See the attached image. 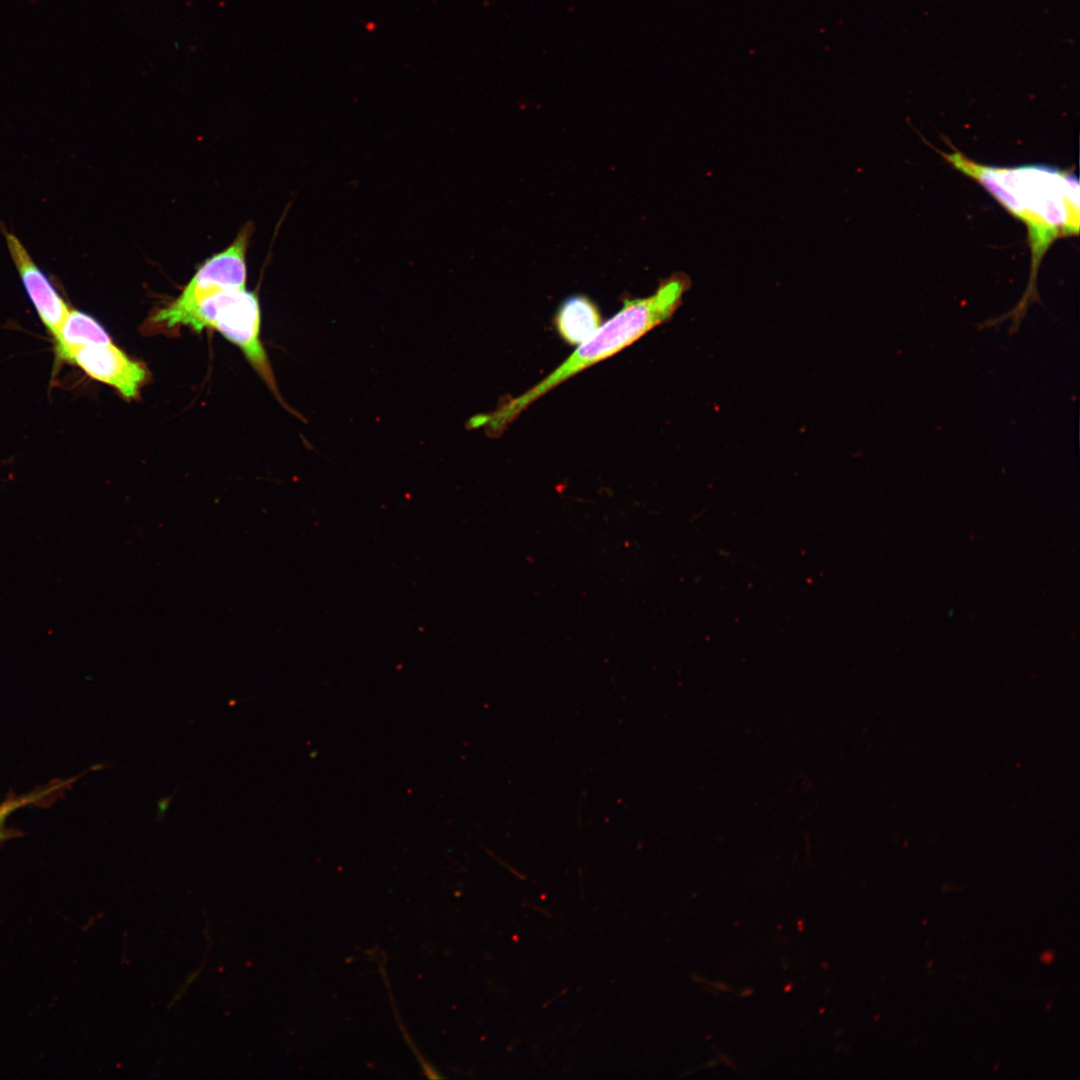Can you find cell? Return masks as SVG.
<instances>
[{"label":"cell","instance_id":"6da1fadb","mask_svg":"<svg viewBox=\"0 0 1080 1080\" xmlns=\"http://www.w3.org/2000/svg\"><path fill=\"white\" fill-rule=\"evenodd\" d=\"M954 169L973 179L1027 228L1031 269L1026 290L1010 311L983 322L985 328L1010 320L1009 334L1016 333L1028 308L1040 302L1037 276L1050 246L1058 239L1076 236L1080 225V186L1071 169L1042 164L1001 167L981 164L962 152L937 150Z\"/></svg>","mask_w":1080,"mask_h":1080},{"label":"cell","instance_id":"7a4b0ae2","mask_svg":"<svg viewBox=\"0 0 1080 1080\" xmlns=\"http://www.w3.org/2000/svg\"><path fill=\"white\" fill-rule=\"evenodd\" d=\"M689 277L681 272L662 280L656 291L644 298H625L621 309L542 380L522 394L506 397L496 409L480 413L481 428L498 437L524 410L579 372L619 353L655 327L668 321L689 290Z\"/></svg>","mask_w":1080,"mask_h":1080},{"label":"cell","instance_id":"3957f363","mask_svg":"<svg viewBox=\"0 0 1080 1080\" xmlns=\"http://www.w3.org/2000/svg\"><path fill=\"white\" fill-rule=\"evenodd\" d=\"M260 306L257 295L243 288L219 291L202 300L183 325L196 331L213 328L238 346L249 363L280 399L274 374L260 340Z\"/></svg>","mask_w":1080,"mask_h":1080},{"label":"cell","instance_id":"277c9868","mask_svg":"<svg viewBox=\"0 0 1080 1080\" xmlns=\"http://www.w3.org/2000/svg\"><path fill=\"white\" fill-rule=\"evenodd\" d=\"M251 234L250 225L245 226L228 247L207 259L181 294L154 314L153 322L168 328L183 325L205 298L222 290L246 287V254Z\"/></svg>","mask_w":1080,"mask_h":1080},{"label":"cell","instance_id":"5b68a950","mask_svg":"<svg viewBox=\"0 0 1080 1080\" xmlns=\"http://www.w3.org/2000/svg\"><path fill=\"white\" fill-rule=\"evenodd\" d=\"M89 377L115 388L124 398L138 395L147 377L143 365L112 343L79 348L68 359Z\"/></svg>","mask_w":1080,"mask_h":1080},{"label":"cell","instance_id":"8992f818","mask_svg":"<svg viewBox=\"0 0 1080 1080\" xmlns=\"http://www.w3.org/2000/svg\"><path fill=\"white\" fill-rule=\"evenodd\" d=\"M5 241L24 289L47 330L54 336L70 308L47 275L37 266L22 242L5 231Z\"/></svg>","mask_w":1080,"mask_h":1080},{"label":"cell","instance_id":"52a82bcc","mask_svg":"<svg viewBox=\"0 0 1080 1080\" xmlns=\"http://www.w3.org/2000/svg\"><path fill=\"white\" fill-rule=\"evenodd\" d=\"M602 324L598 306L585 295H572L559 306L554 325L559 336L570 345H579Z\"/></svg>","mask_w":1080,"mask_h":1080},{"label":"cell","instance_id":"ba28073f","mask_svg":"<svg viewBox=\"0 0 1080 1080\" xmlns=\"http://www.w3.org/2000/svg\"><path fill=\"white\" fill-rule=\"evenodd\" d=\"M53 337L57 359L65 362L79 348L112 343L110 335L95 318L76 309L69 310Z\"/></svg>","mask_w":1080,"mask_h":1080},{"label":"cell","instance_id":"9c48e42d","mask_svg":"<svg viewBox=\"0 0 1080 1080\" xmlns=\"http://www.w3.org/2000/svg\"><path fill=\"white\" fill-rule=\"evenodd\" d=\"M63 784H55L45 789L23 795L14 799L5 801L0 805V841L9 837V832L5 828L6 819L15 810L22 808L26 805L39 801L45 798L47 795L58 790Z\"/></svg>","mask_w":1080,"mask_h":1080},{"label":"cell","instance_id":"30bf717a","mask_svg":"<svg viewBox=\"0 0 1080 1080\" xmlns=\"http://www.w3.org/2000/svg\"><path fill=\"white\" fill-rule=\"evenodd\" d=\"M172 797H173V795L170 796V797L159 800V802H158V813H157L158 820H161L162 817L164 816V814L167 811V808H168V806H169V804L171 802Z\"/></svg>","mask_w":1080,"mask_h":1080}]
</instances>
